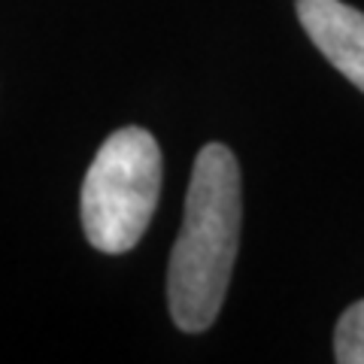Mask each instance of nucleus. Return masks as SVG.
<instances>
[{
  "label": "nucleus",
  "instance_id": "obj_4",
  "mask_svg": "<svg viewBox=\"0 0 364 364\" xmlns=\"http://www.w3.org/2000/svg\"><path fill=\"white\" fill-rule=\"evenodd\" d=\"M334 358L340 364H364V301L346 306L334 331Z\"/></svg>",
  "mask_w": 364,
  "mask_h": 364
},
{
  "label": "nucleus",
  "instance_id": "obj_3",
  "mask_svg": "<svg viewBox=\"0 0 364 364\" xmlns=\"http://www.w3.org/2000/svg\"><path fill=\"white\" fill-rule=\"evenodd\" d=\"M298 21L313 46L364 91V13L343 0H298Z\"/></svg>",
  "mask_w": 364,
  "mask_h": 364
},
{
  "label": "nucleus",
  "instance_id": "obj_2",
  "mask_svg": "<svg viewBox=\"0 0 364 364\" xmlns=\"http://www.w3.org/2000/svg\"><path fill=\"white\" fill-rule=\"evenodd\" d=\"M161 198V149L146 128H119L82 179V231L97 252L122 255L140 243Z\"/></svg>",
  "mask_w": 364,
  "mask_h": 364
},
{
  "label": "nucleus",
  "instance_id": "obj_1",
  "mask_svg": "<svg viewBox=\"0 0 364 364\" xmlns=\"http://www.w3.org/2000/svg\"><path fill=\"white\" fill-rule=\"evenodd\" d=\"M240 164L222 143L195 158L179 237L167 264V306L179 331L200 334L215 322L240 246Z\"/></svg>",
  "mask_w": 364,
  "mask_h": 364
}]
</instances>
